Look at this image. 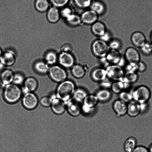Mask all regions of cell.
Segmentation results:
<instances>
[{
	"label": "cell",
	"mask_w": 152,
	"mask_h": 152,
	"mask_svg": "<svg viewBox=\"0 0 152 152\" xmlns=\"http://www.w3.org/2000/svg\"><path fill=\"white\" fill-rule=\"evenodd\" d=\"M21 100L23 106L28 110H32L35 108L39 102L37 96L33 92L24 94Z\"/></svg>",
	"instance_id": "8"
},
{
	"label": "cell",
	"mask_w": 152,
	"mask_h": 152,
	"mask_svg": "<svg viewBox=\"0 0 152 152\" xmlns=\"http://www.w3.org/2000/svg\"><path fill=\"white\" fill-rule=\"evenodd\" d=\"M125 72H136L137 71V63H129L126 65Z\"/></svg>",
	"instance_id": "43"
},
{
	"label": "cell",
	"mask_w": 152,
	"mask_h": 152,
	"mask_svg": "<svg viewBox=\"0 0 152 152\" xmlns=\"http://www.w3.org/2000/svg\"><path fill=\"white\" fill-rule=\"evenodd\" d=\"M108 44L111 50H118L121 46V41L117 39H111Z\"/></svg>",
	"instance_id": "39"
},
{
	"label": "cell",
	"mask_w": 152,
	"mask_h": 152,
	"mask_svg": "<svg viewBox=\"0 0 152 152\" xmlns=\"http://www.w3.org/2000/svg\"><path fill=\"white\" fill-rule=\"evenodd\" d=\"M66 19L68 24L73 26L79 25L82 22L80 16L73 13Z\"/></svg>",
	"instance_id": "34"
},
{
	"label": "cell",
	"mask_w": 152,
	"mask_h": 152,
	"mask_svg": "<svg viewBox=\"0 0 152 152\" xmlns=\"http://www.w3.org/2000/svg\"><path fill=\"white\" fill-rule=\"evenodd\" d=\"M87 69L85 66L79 64H75L71 68V73L75 78L80 79L85 75Z\"/></svg>",
	"instance_id": "24"
},
{
	"label": "cell",
	"mask_w": 152,
	"mask_h": 152,
	"mask_svg": "<svg viewBox=\"0 0 152 152\" xmlns=\"http://www.w3.org/2000/svg\"><path fill=\"white\" fill-rule=\"evenodd\" d=\"M2 53L3 52L2 51V50L1 48H0V59L2 55Z\"/></svg>",
	"instance_id": "51"
},
{
	"label": "cell",
	"mask_w": 152,
	"mask_h": 152,
	"mask_svg": "<svg viewBox=\"0 0 152 152\" xmlns=\"http://www.w3.org/2000/svg\"><path fill=\"white\" fill-rule=\"evenodd\" d=\"M61 52L71 53L72 48L69 45L65 44L61 46Z\"/></svg>",
	"instance_id": "48"
},
{
	"label": "cell",
	"mask_w": 152,
	"mask_h": 152,
	"mask_svg": "<svg viewBox=\"0 0 152 152\" xmlns=\"http://www.w3.org/2000/svg\"><path fill=\"white\" fill-rule=\"evenodd\" d=\"M91 77L95 81L100 83L103 81L107 78L105 68L99 67L95 69L91 72Z\"/></svg>",
	"instance_id": "22"
},
{
	"label": "cell",
	"mask_w": 152,
	"mask_h": 152,
	"mask_svg": "<svg viewBox=\"0 0 152 152\" xmlns=\"http://www.w3.org/2000/svg\"><path fill=\"white\" fill-rule=\"evenodd\" d=\"M75 4L78 7L82 8H86L90 7L91 0H74Z\"/></svg>",
	"instance_id": "38"
},
{
	"label": "cell",
	"mask_w": 152,
	"mask_h": 152,
	"mask_svg": "<svg viewBox=\"0 0 152 152\" xmlns=\"http://www.w3.org/2000/svg\"><path fill=\"white\" fill-rule=\"evenodd\" d=\"M47 12V18L50 22L55 23L59 20L61 15L58 8L53 6L50 7Z\"/></svg>",
	"instance_id": "21"
},
{
	"label": "cell",
	"mask_w": 152,
	"mask_h": 152,
	"mask_svg": "<svg viewBox=\"0 0 152 152\" xmlns=\"http://www.w3.org/2000/svg\"><path fill=\"white\" fill-rule=\"evenodd\" d=\"M58 61L64 68H71L75 64V58L71 53L61 52L58 56Z\"/></svg>",
	"instance_id": "9"
},
{
	"label": "cell",
	"mask_w": 152,
	"mask_h": 152,
	"mask_svg": "<svg viewBox=\"0 0 152 152\" xmlns=\"http://www.w3.org/2000/svg\"><path fill=\"white\" fill-rule=\"evenodd\" d=\"M0 61L5 66L13 65L16 61V56L12 50H8L3 52Z\"/></svg>",
	"instance_id": "16"
},
{
	"label": "cell",
	"mask_w": 152,
	"mask_h": 152,
	"mask_svg": "<svg viewBox=\"0 0 152 152\" xmlns=\"http://www.w3.org/2000/svg\"><path fill=\"white\" fill-rule=\"evenodd\" d=\"M48 73L53 80L59 83L67 80V78L66 71L60 65L55 64L51 66Z\"/></svg>",
	"instance_id": "4"
},
{
	"label": "cell",
	"mask_w": 152,
	"mask_h": 152,
	"mask_svg": "<svg viewBox=\"0 0 152 152\" xmlns=\"http://www.w3.org/2000/svg\"><path fill=\"white\" fill-rule=\"evenodd\" d=\"M112 82V81L107 78L104 80L100 82V85L102 88L109 89L111 88Z\"/></svg>",
	"instance_id": "44"
},
{
	"label": "cell",
	"mask_w": 152,
	"mask_h": 152,
	"mask_svg": "<svg viewBox=\"0 0 152 152\" xmlns=\"http://www.w3.org/2000/svg\"><path fill=\"white\" fill-rule=\"evenodd\" d=\"M137 140L135 137H129L124 142V151L125 152H133L137 145Z\"/></svg>",
	"instance_id": "26"
},
{
	"label": "cell",
	"mask_w": 152,
	"mask_h": 152,
	"mask_svg": "<svg viewBox=\"0 0 152 152\" xmlns=\"http://www.w3.org/2000/svg\"><path fill=\"white\" fill-rule=\"evenodd\" d=\"M91 30L94 35L99 37L107 31L104 24L101 22L97 21L92 25Z\"/></svg>",
	"instance_id": "25"
},
{
	"label": "cell",
	"mask_w": 152,
	"mask_h": 152,
	"mask_svg": "<svg viewBox=\"0 0 152 152\" xmlns=\"http://www.w3.org/2000/svg\"><path fill=\"white\" fill-rule=\"evenodd\" d=\"M149 152H152V143L148 148Z\"/></svg>",
	"instance_id": "50"
},
{
	"label": "cell",
	"mask_w": 152,
	"mask_h": 152,
	"mask_svg": "<svg viewBox=\"0 0 152 152\" xmlns=\"http://www.w3.org/2000/svg\"><path fill=\"white\" fill-rule=\"evenodd\" d=\"M129 85L121 80L115 81L112 83L110 88L113 93L119 94L126 90Z\"/></svg>",
	"instance_id": "27"
},
{
	"label": "cell",
	"mask_w": 152,
	"mask_h": 152,
	"mask_svg": "<svg viewBox=\"0 0 152 152\" xmlns=\"http://www.w3.org/2000/svg\"><path fill=\"white\" fill-rule=\"evenodd\" d=\"M99 102L105 103L109 101L111 99L112 94L108 89L102 88L98 91L95 94Z\"/></svg>",
	"instance_id": "23"
},
{
	"label": "cell",
	"mask_w": 152,
	"mask_h": 152,
	"mask_svg": "<svg viewBox=\"0 0 152 152\" xmlns=\"http://www.w3.org/2000/svg\"><path fill=\"white\" fill-rule=\"evenodd\" d=\"M112 108L115 115L118 117L124 116L127 114V104L119 99L113 102Z\"/></svg>",
	"instance_id": "14"
},
{
	"label": "cell",
	"mask_w": 152,
	"mask_h": 152,
	"mask_svg": "<svg viewBox=\"0 0 152 152\" xmlns=\"http://www.w3.org/2000/svg\"><path fill=\"white\" fill-rule=\"evenodd\" d=\"M36 10L40 12L47 11L50 8V3L48 0H36L34 4Z\"/></svg>",
	"instance_id": "31"
},
{
	"label": "cell",
	"mask_w": 152,
	"mask_h": 152,
	"mask_svg": "<svg viewBox=\"0 0 152 152\" xmlns=\"http://www.w3.org/2000/svg\"><path fill=\"white\" fill-rule=\"evenodd\" d=\"M91 49L94 55L99 58L105 57L110 50L108 44L100 39L93 42Z\"/></svg>",
	"instance_id": "5"
},
{
	"label": "cell",
	"mask_w": 152,
	"mask_h": 152,
	"mask_svg": "<svg viewBox=\"0 0 152 152\" xmlns=\"http://www.w3.org/2000/svg\"><path fill=\"white\" fill-rule=\"evenodd\" d=\"M138 77L136 72H125L124 77L121 81L130 85L136 82Z\"/></svg>",
	"instance_id": "33"
},
{
	"label": "cell",
	"mask_w": 152,
	"mask_h": 152,
	"mask_svg": "<svg viewBox=\"0 0 152 152\" xmlns=\"http://www.w3.org/2000/svg\"></svg>",
	"instance_id": "53"
},
{
	"label": "cell",
	"mask_w": 152,
	"mask_h": 152,
	"mask_svg": "<svg viewBox=\"0 0 152 152\" xmlns=\"http://www.w3.org/2000/svg\"><path fill=\"white\" fill-rule=\"evenodd\" d=\"M88 94L87 92L83 89L76 88L72 99L74 101L82 104Z\"/></svg>",
	"instance_id": "29"
},
{
	"label": "cell",
	"mask_w": 152,
	"mask_h": 152,
	"mask_svg": "<svg viewBox=\"0 0 152 152\" xmlns=\"http://www.w3.org/2000/svg\"><path fill=\"white\" fill-rule=\"evenodd\" d=\"M66 111L73 117H77L82 113L81 104L79 103L72 99L66 103Z\"/></svg>",
	"instance_id": "10"
},
{
	"label": "cell",
	"mask_w": 152,
	"mask_h": 152,
	"mask_svg": "<svg viewBox=\"0 0 152 152\" xmlns=\"http://www.w3.org/2000/svg\"><path fill=\"white\" fill-rule=\"evenodd\" d=\"M105 69L107 78L111 81L121 80L125 74L122 67L117 65H110Z\"/></svg>",
	"instance_id": "7"
},
{
	"label": "cell",
	"mask_w": 152,
	"mask_h": 152,
	"mask_svg": "<svg viewBox=\"0 0 152 152\" xmlns=\"http://www.w3.org/2000/svg\"><path fill=\"white\" fill-rule=\"evenodd\" d=\"M25 79L23 75L20 73H14L12 83L18 86L23 85Z\"/></svg>",
	"instance_id": "36"
},
{
	"label": "cell",
	"mask_w": 152,
	"mask_h": 152,
	"mask_svg": "<svg viewBox=\"0 0 152 152\" xmlns=\"http://www.w3.org/2000/svg\"><path fill=\"white\" fill-rule=\"evenodd\" d=\"M146 69V66L144 63L139 61L137 63V71L142 72L145 71Z\"/></svg>",
	"instance_id": "46"
},
{
	"label": "cell",
	"mask_w": 152,
	"mask_h": 152,
	"mask_svg": "<svg viewBox=\"0 0 152 152\" xmlns=\"http://www.w3.org/2000/svg\"><path fill=\"white\" fill-rule=\"evenodd\" d=\"M76 89L74 82L67 79L59 83L55 94L57 98L66 103L72 99Z\"/></svg>",
	"instance_id": "1"
},
{
	"label": "cell",
	"mask_w": 152,
	"mask_h": 152,
	"mask_svg": "<svg viewBox=\"0 0 152 152\" xmlns=\"http://www.w3.org/2000/svg\"><path fill=\"white\" fill-rule=\"evenodd\" d=\"M69 0H50L53 6L58 8H62L67 4Z\"/></svg>",
	"instance_id": "41"
},
{
	"label": "cell",
	"mask_w": 152,
	"mask_h": 152,
	"mask_svg": "<svg viewBox=\"0 0 152 152\" xmlns=\"http://www.w3.org/2000/svg\"><path fill=\"white\" fill-rule=\"evenodd\" d=\"M50 66L45 61L39 60L34 64V67L35 70L41 74H45L48 73Z\"/></svg>",
	"instance_id": "28"
},
{
	"label": "cell",
	"mask_w": 152,
	"mask_h": 152,
	"mask_svg": "<svg viewBox=\"0 0 152 152\" xmlns=\"http://www.w3.org/2000/svg\"><path fill=\"white\" fill-rule=\"evenodd\" d=\"M127 114L131 117H135L141 113L140 104L132 100L127 104Z\"/></svg>",
	"instance_id": "20"
},
{
	"label": "cell",
	"mask_w": 152,
	"mask_h": 152,
	"mask_svg": "<svg viewBox=\"0 0 152 152\" xmlns=\"http://www.w3.org/2000/svg\"><path fill=\"white\" fill-rule=\"evenodd\" d=\"M151 43H152V32L151 34Z\"/></svg>",
	"instance_id": "52"
},
{
	"label": "cell",
	"mask_w": 152,
	"mask_h": 152,
	"mask_svg": "<svg viewBox=\"0 0 152 152\" xmlns=\"http://www.w3.org/2000/svg\"><path fill=\"white\" fill-rule=\"evenodd\" d=\"M119 99L127 104L133 100L132 92L124 91L119 94Z\"/></svg>",
	"instance_id": "35"
},
{
	"label": "cell",
	"mask_w": 152,
	"mask_h": 152,
	"mask_svg": "<svg viewBox=\"0 0 152 152\" xmlns=\"http://www.w3.org/2000/svg\"><path fill=\"white\" fill-rule=\"evenodd\" d=\"M131 40L134 46L140 48L147 42L145 35L143 33L139 31L134 32L132 34Z\"/></svg>",
	"instance_id": "19"
},
{
	"label": "cell",
	"mask_w": 152,
	"mask_h": 152,
	"mask_svg": "<svg viewBox=\"0 0 152 152\" xmlns=\"http://www.w3.org/2000/svg\"><path fill=\"white\" fill-rule=\"evenodd\" d=\"M98 15L91 9L86 10L80 16L81 21L85 24L92 25L97 21Z\"/></svg>",
	"instance_id": "18"
},
{
	"label": "cell",
	"mask_w": 152,
	"mask_h": 152,
	"mask_svg": "<svg viewBox=\"0 0 152 152\" xmlns=\"http://www.w3.org/2000/svg\"><path fill=\"white\" fill-rule=\"evenodd\" d=\"M140 49L144 54L146 55H151L152 54V43L147 42Z\"/></svg>",
	"instance_id": "40"
},
{
	"label": "cell",
	"mask_w": 152,
	"mask_h": 152,
	"mask_svg": "<svg viewBox=\"0 0 152 152\" xmlns=\"http://www.w3.org/2000/svg\"><path fill=\"white\" fill-rule=\"evenodd\" d=\"M14 73L9 69H3L0 75L1 85L3 88L6 86L12 83Z\"/></svg>",
	"instance_id": "17"
},
{
	"label": "cell",
	"mask_w": 152,
	"mask_h": 152,
	"mask_svg": "<svg viewBox=\"0 0 152 152\" xmlns=\"http://www.w3.org/2000/svg\"><path fill=\"white\" fill-rule=\"evenodd\" d=\"M99 38L100 39L107 43L108 42H109L111 40V34L107 31Z\"/></svg>",
	"instance_id": "45"
},
{
	"label": "cell",
	"mask_w": 152,
	"mask_h": 152,
	"mask_svg": "<svg viewBox=\"0 0 152 152\" xmlns=\"http://www.w3.org/2000/svg\"><path fill=\"white\" fill-rule=\"evenodd\" d=\"M5 66L3 65L1 62L0 61V71H2L4 69V68Z\"/></svg>",
	"instance_id": "49"
},
{
	"label": "cell",
	"mask_w": 152,
	"mask_h": 152,
	"mask_svg": "<svg viewBox=\"0 0 152 152\" xmlns=\"http://www.w3.org/2000/svg\"><path fill=\"white\" fill-rule=\"evenodd\" d=\"M38 87V83L34 77H30L25 79L21 89L24 94L35 91Z\"/></svg>",
	"instance_id": "12"
},
{
	"label": "cell",
	"mask_w": 152,
	"mask_h": 152,
	"mask_svg": "<svg viewBox=\"0 0 152 152\" xmlns=\"http://www.w3.org/2000/svg\"><path fill=\"white\" fill-rule=\"evenodd\" d=\"M105 57L110 65L115 64L119 66L124 58L118 50L111 49Z\"/></svg>",
	"instance_id": "15"
},
{
	"label": "cell",
	"mask_w": 152,
	"mask_h": 152,
	"mask_svg": "<svg viewBox=\"0 0 152 152\" xmlns=\"http://www.w3.org/2000/svg\"><path fill=\"white\" fill-rule=\"evenodd\" d=\"M58 60V56L53 51L48 52L45 56V61L49 66L56 64Z\"/></svg>",
	"instance_id": "32"
},
{
	"label": "cell",
	"mask_w": 152,
	"mask_h": 152,
	"mask_svg": "<svg viewBox=\"0 0 152 152\" xmlns=\"http://www.w3.org/2000/svg\"><path fill=\"white\" fill-rule=\"evenodd\" d=\"M50 107L53 112L59 115H63L66 111V103L57 97L53 99Z\"/></svg>",
	"instance_id": "11"
},
{
	"label": "cell",
	"mask_w": 152,
	"mask_h": 152,
	"mask_svg": "<svg viewBox=\"0 0 152 152\" xmlns=\"http://www.w3.org/2000/svg\"><path fill=\"white\" fill-rule=\"evenodd\" d=\"M132 93L133 100L139 104L148 103L151 96L150 89L145 85L138 86Z\"/></svg>",
	"instance_id": "3"
},
{
	"label": "cell",
	"mask_w": 152,
	"mask_h": 152,
	"mask_svg": "<svg viewBox=\"0 0 152 152\" xmlns=\"http://www.w3.org/2000/svg\"><path fill=\"white\" fill-rule=\"evenodd\" d=\"M99 102L95 94H88L82 103V113L87 115L91 114Z\"/></svg>",
	"instance_id": "6"
},
{
	"label": "cell",
	"mask_w": 152,
	"mask_h": 152,
	"mask_svg": "<svg viewBox=\"0 0 152 152\" xmlns=\"http://www.w3.org/2000/svg\"><path fill=\"white\" fill-rule=\"evenodd\" d=\"M60 11L61 16L66 19L73 13L70 7L65 6L62 8Z\"/></svg>",
	"instance_id": "42"
},
{
	"label": "cell",
	"mask_w": 152,
	"mask_h": 152,
	"mask_svg": "<svg viewBox=\"0 0 152 152\" xmlns=\"http://www.w3.org/2000/svg\"><path fill=\"white\" fill-rule=\"evenodd\" d=\"M124 58L129 63H137L140 61V56L138 50L132 47L127 48L125 50Z\"/></svg>",
	"instance_id": "13"
},
{
	"label": "cell",
	"mask_w": 152,
	"mask_h": 152,
	"mask_svg": "<svg viewBox=\"0 0 152 152\" xmlns=\"http://www.w3.org/2000/svg\"><path fill=\"white\" fill-rule=\"evenodd\" d=\"M90 7V9L98 15L103 13L105 10V7L103 3L99 1H92Z\"/></svg>",
	"instance_id": "30"
},
{
	"label": "cell",
	"mask_w": 152,
	"mask_h": 152,
	"mask_svg": "<svg viewBox=\"0 0 152 152\" xmlns=\"http://www.w3.org/2000/svg\"><path fill=\"white\" fill-rule=\"evenodd\" d=\"M22 93L21 89L18 86L12 83L4 88L3 96L7 102L14 103L21 99Z\"/></svg>",
	"instance_id": "2"
},
{
	"label": "cell",
	"mask_w": 152,
	"mask_h": 152,
	"mask_svg": "<svg viewBox=\"0 0 152 152\" xmlns=\"http://www.w3.org/2000/svg\"><path fill=\"white\" fill-rule=\"evenodd\" d=\"M53 99V98L50 96H45L40 99L39 103L43 107H49L51 105Z\"/></svg>",
	"instance_id": "37"
},
{
	"label": "cell",
	"mask_w": 152,
	"mask_h": 152,
	"mask_svg": "<svg viewBox=\"0 0 152 152\" xmlns=\"http://www.w3.org/2000/svg\"><path fill=\"white\" fill-rule=\"evenodd\" d=\"M133 152H149L148 148L142 145H137Z\"/></svg>",
	"instance_id": "47"
}]
</instances>
